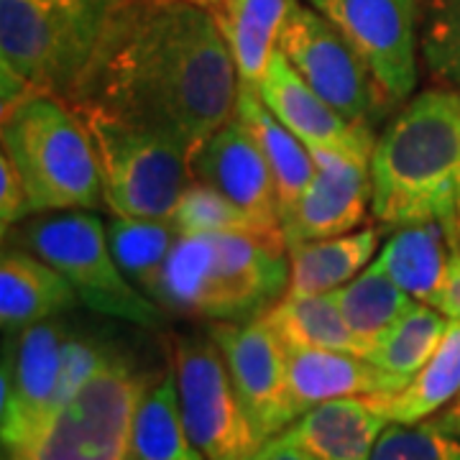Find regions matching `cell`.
<instances>
[{
    "label": "cell",
    "instance_id": "1",
    "mask_svg": "<svg viewBox=\"0 0 460 460\" xmlns=\"http://www.w3.org/2000/svg\"><path fill=\"white\" fill-rule=\"evenodd\" d=\"M241 80L202 0H123L69 102H90L177 141L187 156L228 123Z\"/></svg>",
    "mask_w": 460,
    "mask_h": 460
},
{
    "label": "cell",
    "instance_id": "2",
    "mask_svg": "<svg viewBox=\"0 0 460 460\" xmlns=\"http://www.w3.org/2000/svg\"><path fill=\"white\" fill-rule=\"evenodd\" d=\"M371 213L381 226L460 228V90L414 93L376 136Z\"/></svg>",
    "mask_w": 460,
    "mask_h": 460
},
{
    "label": "cell",
    "instance_id": "3",
    "mask_svg": "<svg viewBox=\"0 0 460 460\" xmlns=\"http://www.w3.org/2000/svg\"><path fill=\"white\" fill-rule=\"evenodd\" d=\"M289 289V248L259 230L181 233L164 266L156 305L174 317L251 323Z\"/></svg>",
    "mask_w": 460,
    "mask_h": 460
},
{
    "label": "cell",
    "instance_id": "4",
    "mask_svg": "<svg viewBox=\"0 0 460 460\" xmlns=\"http://www.w3.org/2000/svg\"><path fill=\"white\" fill-rule=\"evenodd\" d=\"M123 0H0L3 113L36 93L69 98Z\"/></svg>",
    "mask_w": 460,
    "mask_h": 460
},
{
    "label": "cell",
    "instance_id": "5",
    "mask_svg": "<svg viewBox=\"0 0 460 460\" xmlns=\"http://www.w3.org/2000/svg\"><path fill=\"white\" fill-rule=\"evenodd\" d=\"M0 138L23 177L33 215L105 208L95 148L66 98L29 95L3 113Z\"/></svg>",
    "mask_w": 460,
    "mask_h": 460
},
{
    "label": "cell",
    "instance_id": "6",
    "mask_svg": "<svg viewBox=\"0 0 460 460\" xmlns=\"http://www.w3.org/2000/svg\"><path fill=\"white\" fill-rule=\"evenodd\" d=\"M123 350L111 353L95 376L54 410L5 460H133V422L154 381Z\"/></svg>",
    "mask_w": 460,
    "mask_h": 460
},
{
    "label": "cell",
    "instance_id": "7",
    "mask_svg": "<svg viewBox=\"0 0 460 460\" xmlns=\"http://www.w3.org/2000/svg\"><path fill=\"white\" fill-rule=\"evenodd\" d=\"M51 263L93 313L146 330L166 328L172 314L138 292L118 266L105 220L95 210L36 213L3 235Z\"/></svg>",
    "mask_w": 460,
    "mask_h": 460
},
{
    "label": "cell",
    "instance_id": "8",
    "mask_svg": "<svg viewBox=\"0 0 460 460\" xmlns=\"http://www.w3.org/2000/svg\"><path fill=\"white\" fill-rule=\"evenodd\" d=\"M98 159L105 210L126 217H172L187 181V151L169 136L90 102H72Z\"/></svg>",
    "mask_w": 460,
    "mask_h": 460
},
{
    "label": "cell",
    "instance_id": "9",
    "mask_svg": "<svg viewBox=\"0 0 460 460\" xmlns=\"http://www.w3.org/2000/svg\"><path fill=\"white\" fill-rule=\"evenodd\" d=\"M279 49L296 75L350 126L376 138L396 105L384 93L358 49L310 3H296L281 31Z\"/></svg>",
    "mask_w": 460,
    "mask_h": 460
},
{
    "label": "cell",
    "instance_id": "10",
    "mask_svg": "<svg viewBox=\"0 0 460 460\" xmlns=\"http://www.w3.org/2000/svg\"><path fill=\"white\" fill-rule=\"evenodd\" d=\"M172 361L177 368L184 428L208 460H259L261 438L233 389L228 366L210 330L174 338Z\"/></svg>",
    "mask_w": 460,
    "mask_h": 460
},
{
    "label": "cell",
    "instance_id": "11",
    "mask_svg": "<svg viewBox=\"0 0 460 460\" xmlns=\"http://www.w3.org/2000/svg\"><path fill=\"white\" fill-rule=\"evenodd\" d=\"M358 49L396 108L420 80V0H305Z\"/></svg>",
    "mask_w": 460,
    "mask_h": 460
},
{
    "label": "cell",
    "instance_id": "12",
    "mask_svg": "<svg viewBox=\"0 0 460 460\" xmlns=\"http://www.w3.org/2000/svg\"><path fill=\"white\" fill-rule=\"evenodd\" d=\"M208 330L223 353L233 389L256 435L261 443L274 440L296 420L287 376V343L266 317L213 323Z\"/></svg>",
    "mask_w": 460,
    "mask_h": 460
},
{
    "label": "cell",
    "instance_id": "13",
    "mask_svg": "<svg viewBox=\"0 0 460 460\" xmlns=\"http://www.w3.org/2000/svg\"><path fill=\"white\" fill-rule=\"evenodd\" d=\"M66 335L69 328L62 317L5 335L0 368L3 450L29 438L51 411Z\"/></svg>",
    "mask_w": 460,
    "mask_h": 460
},
{
    "label": "cell",
    "instance_id": "14",
    "mask_svg": "<svg viewBox=\"0 0 460 460\" xmlns=\"http://www.w3.org/2000/svg\"><path fill=\"white\" fill-rule=\"evenodd\" d=\"M310 154L317 166L313 181L292 205L279 210L287 248L358 230L374 199L368 164L328 148H310Z\"/></svg>",
    "mask_w": 460,
    "mask_h": 460
},
{
    "label": "cell",
    "instance_id": "15",
    "mask_svg": "<svg viewBox=\"0 0 460 460\" xmlns=\"http://www.w3.org/2000/svg\"><path fill=\"white\" fill-rule=\"evenodd\" d=\"M190 172L235 202L256 228L281 235L277 180L238 115H233L228 123L202 141L190 159Z\"/></svg>",
    "mask_w": 460,
    "mask_h": 460
},
{
    "label": "cell",
    "instance_id": "16",
    "mask_svg": "<svg viewBox=\"0 0 460 460\" xmlns=\"http://www.w3.org/2000/svg\"><path fill=\"white\" fill-rule=\"evenodd\" d=\"M259 95L269 111L307 148H328L353 162L371 164L376 138L350 126L330 102L320 98L277 49L259 83Z\"/></svg>",
    "mask_w": 460,
    "mask_h": 460
},
{
    "label": "cell",
    "instance_id": "17",
    "mask_svg": "<svg viewBox=\"0 0 460 460\" xmlns=\"http://www.w3.org/2000/svg\"><path fill=\"white\" fill-rule=\"evenodd\" d=\"M287 376L296 417L330 399L386 396L407 386L363 356L305 345H287Z\"/></svg>",
    "mask_w": 460,
    "mask_h": 460
},
{
    "label": "cell",
    "instance_id": "18",
    "mask_svg": "<svg viewBox=\"0 0 460 460\" xmlns=\"http://www.w3.org/2000/svg\"><path fill=\"white\" fill-rule=\"evenodd\" d=\"M386 425L371 396H345L299 414L277 438L317 460H371Z\"/></svg>",
    "mask_w": 460,
    "mask_h": 460
},
{
    "label": "cell",
    "instance_id": "19",
    "mask_svg": "<svg viewBox=\"0 0 460 460\" xmlns=\"http://www.w3.org/2000/svg\"><path fill=\"white\" fill-rule=\"evenodd\" d=\"M75 287L51 263L21 246H3L0 256V328L16 335L29 325L62 317L80 307Z\"/></svg>",
    "mask_w": 460,
    "mask_h": 460
},
{
    "label": "cell",
    "instance_id": "20",
    "mask_svg": "<svg viewBox=\"0 0 460 460\" xmlns=\"http://www.w3.org/2000/svg\"><path fill=\"white\" fill-rule=\"evenodd\" d=\"M228 44L241 84L259 87L299 0H202Z\"/></svg>",
    "mask_w": 460,
    "mask_h": 460
},
{
    "label": "cell",
    "instance_id": "21",
    "mask_svg": "<svg viewBox=\"0 0 460 460\" xmlns=\"http://www.w3.org/2000/svg\"><path fill=\"white\" fill-rule=\"evenodd\" d=\"M453 238L443 223L404 226L384 243L376 261L417 302L440 307Z\"/></svg>",
    "mask_w": 460,
    "mask_h": 460
},
{
    "label": "cell",
    "instance_id": "22",
    "mask_svg": "<svg viewBox=\"0 0 460 460\" xmlns=\"http://www.w3.org/2000/svg\"><path fill=\"white\" fill-rule=\"evenodd\" d=\"M376 248L378 230L374 226L292 246L287 295H330L341 289L371 263Z\"/></svg>",
    "mask_w": 460,
    "mask_h": 460
},
{
    "label": "cell",
    "instance_id": "23",
    "mask_svg": "<svg viewBox=\"0 0 460 460\" xmlns=\"http://www.w3.org/2000/svg\"><path fill=\"white\" fill-rule=\"evenodd\" d=\"M235 115L243 120V126L251 131L253 141L259 144L266 162L271 166V174L277 180V192H279V210H284L307 190V184L313 181L317 172L310 148L269 111L259 90L251 84H241Z\"/></svg>",
    "mask_w": 460,
    "mask_h": 460
},
{
    "label": "cell",
    "instance_id": "24",
    "mask_svg": "<svg viewBox=\"0 0 460 460\" xmlns=\"http://www.w3.org/2000/svg\"><path fill=\"white\" fill-rule=\"evenodd\" d=\"M133 460H208L184 428L172 356L162 374L151 381L136 411Z\"/></svg>",
    "mask_w": 460,
    "mask_h": 460
},
{
    "label": "cell",
    "instance_id": "25",
    "mask_svg": "<svg viewBox=\"0 0 460 460\" xmlns=\"http://www.w3.org/2000/svg\"><path fill=\"white\" fill-rule=\"evenodd\" d=\"M460 394V320H450L443 341L410 384L386 396H371L376 410L399 425H417L443 411Z\"/></svg>",
    "mask_w": 460,
    "mask_h": 460
},
{
    "label": "cell",
    "instance_id": "26",
    "mask_svg": "<svg viewBox=\"0 0 460 460\" xmlns=\"http://www.w3.org/2000/svg\"><path fill=\"white\" fill-rule=\"evenodd\" d=\"M108 241L123 274L138 292L156 302L164 266L172 248L180 241V228L172 217H126L113 215L105 220Z\"/></svg>",
    "mask_w": 460,
    "mask_h": 460
},
{
    "label": "cell",
    "instance_id": "27",
    "mask_svg": "<svg viewBox=\"0 0 460 460\" xmlns=\"http://www.w3.org/2000/svg\"><path fill=\"white\" fill-rule=\"evenodd\" d=\"M266 320L287 345L345 350L366 358V345L345 323L332 295H284Z\"/></svg>",
    "mask_w": 460,
    "mask_h": 460
},
{
    "label": "cell",
    "instance_id": "28",
    "mask_svg": "<svg viewBox=\"0 0 460 460\" xmlns=\"http://www.w3.org/2000/svg\"><path fill=\"white\" fill-rule=\"evenodd\" d=\"M330 295L338 302L345 323L363 341L366 353L384 330L392 328L402 314L417 305V299L407 295L378 261L368 263L356 279Z\"/></svg>",
    "mask_w": 460,
    "mask_h": 460
},
{
    "label": "cell",
    "instance_id": "29",
    "mask_svg": "<svg viewBox=\"0 0 460 460\" xmlns=\"http://www.w3.org/2000/svg\"><path fill=\"white\" fill-rule=\"evenodd\" d=\"M447 323V314L440 313L438 307L417 302L392 328L378 335L368 348L366 358L376 363L386 374L410 384L438 350Z\"/></svg>",
    "mask_w": 460,
    "mask_h": 460
},
{
    "label": "cell",
    "instance_id": "30",
    "mask_svg": "<svg viewBox=\"0 0 460 460\" xmlns=\"http://www.w3.org/2000/svg\"><path fill=\"white\" fill-rule=\"evenodd\" d=\"M420 54L435 83L460 90V0H428Z\"/></svg>",
    "mask_w": 460,
    "mask_h": 460
},
{
    "label": "cell",
    "instance_id": "31",
    "mask_svg": "<svg viewBox=\"0 0 460 460\" xmlns=\"http://www.w3.org/2000/svg\"><path fill=\"white\" fill-rule=\"evenodd\" d=\"M172 220L180 233H238V230L263 233L235 202H230L220 190H215L213 184L198 177L187 181L180 202L172 213Z\"/></svg>",
    "mask_w": 460,
    "mask_h": 460
},
{
    "label": "cell",
    "instance_id": "32",
    "mask_svg": "<svg viewBox=\"0 0 460 460\" xmlns=\"http://www.w3.org/2000/svg\"><path fill=\"white\" fill-rule=\"evenodd\" d=\"M371 460H460V438L438 429L429 420L417 425L389 422Z\"/></svg>",
    "mask_w": 460,
    "mask_h": 460
},
{
    "label": "cell",
    "instance_id": "33",
    "mask_svg": "<svg viewBox=\"0 0 460 460\" xmlns=\"http://www.w3.org/2000/svg\"><path fill=\"white\" fill-rule=\"evenodd\" d=\"M111 353H113L111 343L93 338V335H84V332H72L69 330L65 348H62V368H59V384H57L51 411L59 410L62 404H66L72 396L77 394L84 384L102 368V363L111 358Z\"/></svg>",
    "mask_w": 460,
    "mask_h": 460
},
{
    "label": "cell",
    "instance_id": "34",
    "mask_svg": "<svg viewBox=\"0 0 460 460\" xmlns=\"http://www.w3.org/2000/svg\"><path fill=\"white\" fill-rule=\"evenodd\" d=\"M31 215L33 210L23 177L13 164V159L3 151L0 154V228H3V235H8Z\"/></svg>",
    "mask_w": 460,
    "mask_h": 460
},
{
    "label": "cell",
    "instance_id": "35",
    "mask_svg": "<svg viewBox=\"0 0 460 460\" xmlns=\"http://www.w3.org/2000/svg\"><path fill=\"white\" fill-rule=\"evenodd\" d=\"M440 313L447 314L450 320H460V246L458 233L453 238L450 248V266H447V281H445L443 299H440Z\"/></svg>",
    "mask_w": 460,
    "mask_h": 460
},
{
    "label": "cell",
    "instance_id": "36",
    "mask_svg": "<svg viewBox=\"0 0 460 460\" xmlns=\"http://www.w3.org/2000/svg\"><path fill=\"white\" fill-rule=\"evenodd\" d=\"M259 460H317V458L310 456L307 450L296 447V445H289V443H284V440H279V438H274V440H269V443L263 445Z\"/></svg>",
    "mask_w": 460,
    "mask_h": 460
},
{
    "label": "cell",
    "instance_id": "37",
    "mask_svg": "<svg viewBox=\"0 0 460 460\" xmlns=\"http://www.w3.org/2000/svg\"><path fill=\"white\" fill-rule=\"evenodd\" d=\"M429 422L438 429H443L453 438H460V394L445 407L443 411H438L435 417H429Z\"/></svg>",
    "mask_w": 460,
    "mask_h": 460
},
{
    "label": "cell",
    "instance_id": "38",
    "mask_svg": "<svg viewBox=\"0 0 460 460\" xmlns=\"http://www.w3.org/2000/svg\"><path fill=\"white\" fill-rule=\"evenodd\" d=\"M458 246H460V228H458Z\"/></svg>",
    "mask_w": 460,
    "mask_h": 460
}]
</instances>
